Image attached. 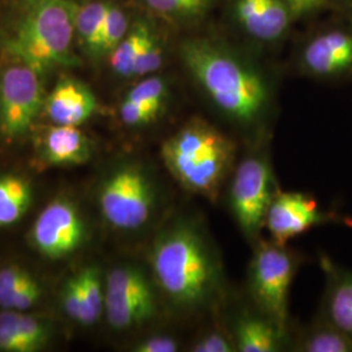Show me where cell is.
<instances>
[{
    "label": "cell",
    "mask_w": 352,
    "mask_h": 352,
    "mask_svg": "<svg viewBox=\"0 0 352 352\" xmlns=\"http://www.w3.org/2000/svg\"><path fill=\"white\" fill-rule=\"evenodd\" d=\"M33 190L25 177L0 176V227L20 221L32 204Z\"/></svg>",
    "instance_id": "d6986e66"
},
{
    "label": "cell",
    "mask_w": 352,
    "mask_h": 352,
    "mask_svg": "<svg viewBox=\"0 0 352 352\" xmlns=\"http://www.w3.org/2000/svg\"><path fill=\"white\" fill-rule=\"evenodd\" d=\"M344 1H346V3H349L350 6H352V0H344Z\"/></svg>",
    "instance_id": "836d02e7"
},
{
    "label": "cell",
    "mask_w": 352,
    "mask_h": 352,
    "mask_svg": "<svg viewBox=\"0 0 352 352\" xmlns=\"http://www.w3.org/2000/svg\"><path fill=\"white\" fill-rule=\"evenodd\" d=\"M45 110L55 124L78 126L98 110V101L82 82L63 78L46 98Z\"/></svg>",
    "instance_id": "9a60e30c"
},
{
    "label": "cell",
    "mask_w": 352,
    "mask_h": 352,
    "mask_svg": "<svg viewBox=\"0 0 352 352\" xmlns=\"http://www.w3.org/2000/svg\"><path fill=\"white\" fill-rule=\"evenodd\" d=\"M272 140L241 146L219 200L250 247L263 238L266 214L282 189L274 170Z\"/></svg>",
    "instance_id": "8992f818"
},
{
    "label": "cell",
    "mask_w": 352,
    "mask_h": 352,
    "mask_svg": "<svg viewBox=\"0 0 352 352\" xmlns=\"http://www.w3.org/2000/svg\"><path fill=\"white\" fill-rule=\"evenodd\" d=\"M17 327L24 352L38 351L47 343V329L36 317L19 312Z\"/></svg>",
    "instance_id": "484cf974"
},
{
    "label": "cell",
    "mask_w": 352,
    "mask_h": 352,
    "mask_svg": "<svg viewBox=\"0 0 352 352\" xmlns=\"http://www.w3.org/2000/svg\"><path fill=\"white\" fill-rule=\"evenodd\" d=\"M153 32L148 24L138 23L126 33L124 39L109 55L110 67L113 74L123 78L133 77V68L140 52L145 46Z\"/></svg>",
    "instance_id": "603a6c76"
},
{
    "label": "cell",
    "mask_w": 352,
    "mask_h": 352,
    "mask_svg": "<svg viewBox=\"0 0 352 352\" xmlns=\"http://www.w3.org/2000/svg\"><path fill=\"white\" fill-rule=\"evenodd\" d=\"M180 60L225 129L243 145L273 139V82L256 64L205 39H188Z\"/></svg>",
    "instance_id": "7a4b0ae2"
},
{
    "label": "cell",
    "mask_w": 352,
    "mask_h": 352,
    "mask_svg": "<svg viewBox=\"0 0 352 352\" xmlns=\"http://www.w3.org/2000/svg\"><path fill=\"white\" fill-rule=\"evenodd\" d=\"M19 311L3 309L0 312V351L24 352L17 327Z\"/></svg>",
    "instance_id": "f546056e"
},
{
    "label": "cell",
    "mask_w": 352,
    "mask_h": 352,
    "mask_svg": "<svg viewBox=\"0 0 352 352\" xmlns=\"http://www.w3.org/2000/svg\"><path fill=\"white\" fill-rule=\"evenodd\" d=\"M109 7L110 3L93 1L78 7L76 12V34L82 47L94 58H100L102 29Z\"/></svg>",
    "instance_id": "7402d4cb"
},
{
    "label": "cell",
    "mask_w": 352,
    "mask_h": 352,
    "mask_svg": "<svg viewBox=\"0 0 352 352\" xmlns=\"http://www.w3.org/2000/svg\"><path fill=\"white\" fill-rule=\"evenodd\" d=\"M68 0H21V13L6 42L8 55L38 74L72 65L76 12Z\"/></svg>",
    "instance_id": "5b68a950"
},
{
    "label": "cell",
    "mask_w": 352,
    "mask_h": 352,
    "mask_svg": "<svg viewBox=\"0 0 352 352\" xmlns=\"http://www.w3.org/2000/svg\"><path fill=\"white\" fill-rule=\"evenodd\" d=\"M41 295H42L41 285L30 274L20 285V287L14 289L12 294L7 298V300L1 308L3 309L19 311V312H25L29 308L36 305V302L39 300Z\"/></svg>",
    "instance_id": "f1b7e54d"
},
{
    "label": "cell",
    "mask_w": 352,
    "mask_h": 352,
    "mask_svg": "<svg viewBox=\"0 0 352 352\" xmlns=\"http://www.w3.org/2000/svg\"><path fill=\"white\" fill-rule=\"evenodd\" d=\"M63 308L69 318L81 324L82 305H81L78 279L76 276L65 283V287L63 289Z\"/></svg>",
    "instance_id": "1f68e13d"
},
{
    "label": "cell",
    "mask_w": 352,
    "mask_h": 352,
    "mask_svg": "<svg viewBox=\"0 0 352 352\" xmlns=\"http://www.w3.org/2000/svg\"><path fill=\"white\" fill-rule=\"evenodd\" d=\"M85 239V225L71 202L55 200L38 215L32 241L49 258H62L75 252Z\"/></svg>",
    "instance_id": "7c38bea8"
},
{
    "label": "cell",
    "mask_w": 352,
    "mask_h": 352,
    "mask_svg": "<svg viewBox=\"0 0 352 352\" xmlns=\"http://www.w3.org/2000/svg\"><path fill=\"white\" fill-rule=\"evenodd\" d=\"M235 14L244 30L263 42L282 37L292 17L286 0H236Z\"/></svg>",
    "instance_id": "2e32d148"
},
{
    "label": "cell",
    "mask_w": 352,
    "mask_h": 352,
    "mask_svg": "<svg viewBox=\"0 0 352 352\" xmlns=\"http://www.w3.org/2000/svg\"><path fill=\"white\" fill-rule=\"evenodd\" d=\"M164 64V47L160 39L153 33L140 52L133 68V77L154 75Z\"/></svg>",
    "instance_id": "83f0119b"
},
{
    "label": "cell",
    "mask_w": 352,
    "mask_h": 352,
    "mask_svg": "<svg viewBox=\"0 0 352 352\" xmlns=\"http://www.w3.org/2000/svg\"><path fill=\"white\" fill-rule=\"evenodd\" d=\"M325 225L352 227V217L321 209L309 193L280 189L266 214L265 231L270 239L287 244L309 230Z\"/></svg>",
    "instance_id": "8fae6325"
},
{
    "label": "cell",
    "mask_w": 352,
    "mask_h": 352,
    "mask_svg": "<svg viewBox=\"0 0 352 352\" xmlns=\"http://www.w3.org/2000/svg\"><path fill=\"white\" fill-rule=\"evenodd\" d=\"M76 277L82 305L81 325H94L104 314V274L98 266L91 265L80 270Z\"/></svg>",
    "instance_id": "ffe728a7"
},
{
    "label": "cell",
    "mask_w": 352,
    "mask_h": 352,
    "mask_svg": "<svg viewBox=\"0 0 352 352\" xmlns=\"http://www.w3.org/2000/svg\"><path fill=\"white\" fill-rule=\"evenodd\" d=\"M128 32L129 30L126 13L118 6L110 4L102 29L100 58L109 56L115 50V47L124 39Z\"/></svg>",
    "instance_id": "d4e9b609"
},
{
    "label": "cell",
    "mask_w": 352,
    "mask_h": 352,
    "mask_svg": "<svg viewBox=\"0 0 352 352\" xmlns=\"http://www.w3.org/2000/svg\"><path fill=\"white\" fill-rule=\"evenodd\" d=\"M30 274L17 265H10L0 270V307L4 305L7 298L12 294L14 289H19L20 285L25 280Z\"/></svg>",
    "instance_id": "4dcf8cb0"
},
{
    "label": "cell",
    "mask_w": 352,
    "mask_h": 352,
    "mask_svg": "<svg viewBox=\"0 0 352 352\" xmlns=\"http://www.w3.org/2000/svg\"><path fill=\"white\" fill-rule=\"evenodd\" d=\"M13 60L0 72V135L8 141L25 136L46 101L37 71Z\"/></svg>",
    "instance_id": "9c48e42d"
},
{
    "label": "cell",
    "mask_w": 352,
    "mask_h": 352,
    "mask_svg": "<svg viewBox=\"0 0 352 352\" xmlns=\"http://www.w3.org/2000/svg\"><path fill=\"white\" fill-rule=\"evenodd\" d=\"M158 13L173 17H192L205 12L213 0H145Z\"/></svg>",
    "instance_id": "4316f807"
},
{
    "label": "cell",
    "mask_w": 352,
    "mask_h": 352,
    "mask_svg": "<svg viewBox=\"0 0 352 352\" xmlns=\"http://www.w3.org/2000/svg\"><path fill=\"white\" fill-rule=\"evenodd\" d=\"M241 144L213 122L192 116L160 146L164 171L188 197L218 205Z\"/></svg>",
    "instance_id": "3957f363"
},
{
    "label": "cell",
    "mask_w": 352,
    "mask_h": 352,
    "mask_svg": "<svg viewBox=\"0 0 352 352\" xmlns=\"http://www.w3.org/2000/svg\"><path fill=\"white\" fill-rule=\"evenodd\" d=\"M187 329L153 331L132 344L135 352H184L188 337Z\"/></svg>",
    "instance_id": "cb8c5ba5"
},
{
    "label": "cell",
    "mask_w": 352,
    "mask_h": 352,
    "mask_svg": "<svg viewBox=\"0 0 352 352\" xmlns=\"http://www.w3.org/2000/svg\"><path fill=\"white\" fill-rule=\"evenodd\" d=\"M287 352H352V340L316 314L305 324L291 321Z\"/></svg>",
    "instance_id": "e0dca14e"
},
{
    "label": "cell",
    "mask_w": 352,
    "mask_h": 352,
    "mask_svg": "<svg viewBox=\"0 0 352 352\" xmlns=\"http://www.w3.org/2000/svg\"><path fill=\"white\" fill-rule=\"evenodd\" d=\"M327 0H286L292 16L299 17L321 7Z\"/></svg>",
    "instance_id": "d6a6232c"
},
{
    "label": "cell",
    "mask_w": 352,
    "mask_h": 352,
    "mask_svg": "<svg viewBox=\"0 0 352 352\" xmlns=\"http://www.w3.org/2000/svg\"><path fill=\"white\" fill-rule=\"evenodd\" d=\"M324 289L317 315L352 340V270L337 264L327 253H318Z\"/></svg>",
    "instance_id": "5bb4252c"
},
{
    "label": "cell",
    "mask_w": 352,
    "mask_h": 352,
    "mask_svg": "<svg viewBox=\"0 0 352 352\" xmlns=\"http://www.w3.org/2000/svg\"><path fill=\"white\" fill-rule=\"evenodd\" d=\"M299 68L302 75L324 81L352 76V30L333 29L312 38L302 49Z\"/></svg>",
    "instance_id": "4fadbf2b"
},
{
    "label": "cell",
    "mask_w": 352,
    "mask_h": 352,
    "mask_svg": "<svg viewBox=\"0 0 352 352\" xmlns=\"http://www.w3.org/2000/svg\"><path fill=\"white\" fill-rule=\"evenodd\" d=\"M184 352H236V347L226 325L217 315L189 330Z\"/></svg>",
    "instance_id": "44dd1931"
},
{
    "label": "cell",
    "mask_w": 352,
    "mask_h": 352,
    "mask_svg": "<svg viewBox=\"0 0 352 352\" xmlns=\"http://www.w3.org/2000/svg\"><path fill=\"white\" fill-rule=\"evenodd\" d=\"M251 250L243 289L289 336L292 321L289 312V289L304 264V256L287 244L264 236Z\"/></svg>",
    "instance_id": "52a82bcc"
},
{
    "label": "cell",
    "mask_w": 352,
    "mask_h": 352,
    "mask_svg": "<svg viewBox=\"0 0 352 352\" xmlns=\"http://www.w3.org/2000/svg\"><path fill=\"white\" fill-rule=\"evenodd\" d=\"M102 219L115 232L136 235L160 230L177 204L151 166L122 158L103 175L97 189Z\"/></svg>",
    "instance_id": "277c9868"
},
{
    "label": "cell",
    "mask_w": 352,
    "mask_h": 352,
    "mask_svg": "<svg viewBox=\"0 0 352 352\" xmlns=\"http://www.w3.org/2000/svg\"><path fill=\"white\" fill-rule=\"evenodd\" d=\"M91 144L87 135L76 126L56 124L49 129L43 141V158L54 166H69L88 162Z\"/></svg>",
    "instance_id": "ac0fdd59"
},
{
    "label": "cell",
    "mask_w": 352,
    "mask_h": 352,
    "mask_svg": "<svg viewBox=\"0 0 352 352\" xmlns=\"http://www.w3.org/2000/svg\"><path fill=\"white\" fill-rule=\"evenodd\" d=\"M146 265L170 318L187 330L218 315L234 289L208 219L189 197L151 238Z\"/></svg>",
    "instance_id": "6da1fadb"
},
{
    "label": "cell",
    "mask_w": 352,
    "mask_h": 352,
    "mask_svg": "<svg viewBox=\"0 0 352 352\" xmlns=\"http://www.w3.org/2000/svg\"><path fill=\"white\" fill-rule=\"evenodd\" d=\"M218 316L236 352H287L289 336L252 302L243 287L231 289Z\"/></svg>",
    "instance_id": "30bf717a"
},
{
    "label": "cell",
    "mask_w": 352,
    "mask_h": 352,
    "mask_svg": "<svg viewBox=\"0 0 352 352\" xmlns=\"http://www.w3.org/2000/svg\"><path fill=\"white\" fill-rule=\"evenodd\" d=\"M164 315L168 312L149 266L126 261L104 273L103 316L113 331L141 330Z\"/></svg>",
    "instance_id": "ba28073f"
}]
</instances>
